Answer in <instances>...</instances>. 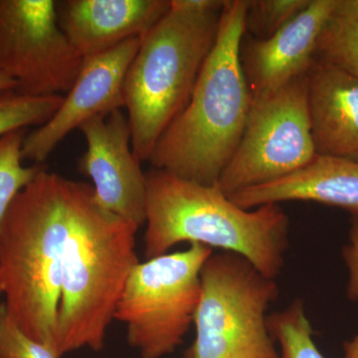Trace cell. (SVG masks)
<instances>
[{"label":"cell","instance_id":"1","mask_svg":"<svg viewBox=\"0 0 358 358\" xmlns=\"http://www.w3.org/2000/svg\"><path fill=\"white\" fill-rule=\"evenodd\" d=\"M76 185L40 167L16 195L0 227L4 308L23 333L52 352Z\"/></svg>","mask_w":358,"mask_h":358},{"label":"cell","instance_id":"2","mask_svg":"<svg viewBox=\"0 0 358 358\" xmlns=\"http://www.w3.org/2000/svg\"><path fill=\"white\" fill-rule=\"evenodd\" d=\"M248 0H225L217 38L189 103L155 143L154 169L201 185L218 182L239 145L252 105L240 50Z\"/></svg>","mask_w":358,"mask_h":358},{"label":"cell","instance_id":"3","mask_svg":"<svg viewBox=\"0 0 358 358\" xmlns=\"http://www.w3.org/2000/svg\"><path fill=\"white\" fill-rule=\"evenodd\" d=\"M145 178L147 259L189 242L244 257L271 279L280 275L289 231L281 205L246 210L235 204L218 183L201 185L157 169L148 171Z\"/></svg>","mask_w":358,"mask_h":358},{"label":"cell","instance_id":"4","mask_svg":"<svg viewBox=\"0 0 358 358\" xmlns=\"http://www.w3.org/2000/svg\"><path fill=\"white\" fill-rule=\"evenodd\" d=\"M136 224L103 209L91 185L78 182L63 258L54 352L59 358L105 346L108 327L134 268Z\"/></svg>","mask_w":358,"mask_h":358},{"label":"cell","instance_id":"5","mask_svg":"<svg viewBox=\"0 0 358 358\" xmlns=\"http://www.w3.org/2000/svg\"><path fill=\"white\" fill-rule=\"evenodd\" d=\"M221 13L169 8L141 37L124 82L131 148L141 162L150 159L160 136L189 103L217 38Z\"/></svg>","mask_w":358,"mask_h":358},{"label":"cell","instance_id":"6","mask_svg":"<svg viewBox=\"0 0 358 358\" xmlns=\"http://www.w3.org/2000/svg\"><path fill=\"white\" fill-rule=\"evenodd\" d=\"M195 341L185 358H280L267 312L279 294L244 257L213 254L200 273Z\"/></svg>","mask_w":358,"mask_h":358},{"label":"cell","instance_id":"7","mask_svg":"<svg viewBox=\"0 0 358 358\" xmlns=\"http://www.w3.org/2000/svg\"><path fill=\"white\" fill-rule=\"evenodd\" d=\"M213 249L192 244L138 263L129 275L115 313L124 322L129 345L141 358H162L176 352L194 322L200 273Z\"/></svg>","mask_w":358,"mask_h":358},{"label":"cell","instance_id":"8","mask_svg":"<svg viewBox=\"0 0 358 358\" xmlns=\"http://www.w3.org/2000/svg\"><path fill=\"white\" fill-rule=\"evenodd\" d=\"M315 155L306 75L252 100L241 140L217 183L231 196L286 178Z\"/></svg>","mask_w":358,"mask_h":358},{"label":"cell","instance_id":"9","mask_svg":"<svg viewBox=\"0 0 358 358\" xmlns=\"http://www.w3.org/2000/svg\"><path fill=\"white\" fill-rule=\"evenodd\" d=\"M84 59L59 26L53 0H0V72L28 96L70 91Z\"/></svg>","mask_w":358,"mask_h":358},{"label":"cell","instance_id":"10","mask_svg":"<svg viewBox=\"0 0 358 358\" xmlns=\"http://www.w3.org/2000/svg\"><path fill=\"white\" fill-rule=\"evenodd\" d=\"M80 131L87 150L78 169L93 181L96 203L141 227L145 224L147 178L131 148L128 115L113 110L89 120Z\"/></svg>","mask_w":358,"mask_h":358},{"label":"cell","instance_id":"11","mask_svg":"<svg viewBox=\"0 0 358 358\" xmlns=\"http://www.w3.org/2000/svg\"><path fill=\"white\" fill-rule=\"evenodd\" d=\"M141 42V37H136L84 59L76 81L55 114L26 134L21 150L23 160L42 164L71 131L93 117L124 108V78Z\"/></svg>","mask_w":358,"mask_h":358},{"label":"cell","instance_id":"12","mask_svg":"<svg viewBox=\"0 0 358 358\" xmlns=\"http://www.w3.org/2000/svg\"><path fill=\"white\" fill-rule=\"evenodd\" d=\"M336 6V0H312L272 36L241 44L240 57L252 100L308 74L317 59L320 34Z\"/></svg>","mask_w":358,"mask_h":358},{"label":"cell","instance_id":"13","mask_svg":"<svg viewBox=\"0 0 358 358\" xmlns=\"http://www.w3.org/2000/svg\"><path fill=\"white\" fill-rule=\"evenodd\" d=\"M169 11V0L56 1L59 26L82 58L143 37Z\"/></svg>","mask_w":358,"mask_h":358},{"label":"cell","instance_id":"14","mask_svg":"<svg viewBox=\"0 0 358 358\" xmlns=\"http://www.w3.org/2000/svg\"><path fill=\"white\" fill-rule=\"evenodd\" d=\"M308 109L317 155L358 162V78L315 59Z\"/></svg>","mask_w":358,"mask_h":358},{"label":"cell","instance_id":"15","mask_svg":"<svg viewBox=\"0 0 358 358\" xmlns=\"http://www.w3.org/2000/svg\"><path fill=\"white\" fill-rule=\"evenodd\" d=\"M230 199L246 210L267 204L310 201L339 207L358 216V162L317 155L300 171Z\"/></svg>","mask_w":358,"mask_h":358},{"label":"cell","instance_id":"16","mask_svg":"<svg viewBox=\"0 0 358 358\" xmlns=\"http://www.w3.org/2000/svg\"><path fill=\"white\" fill-rule=\"evenodd\" d=\"M268 326L280 345V358H324L313 341V327L301 301L268 315Z\"/></svg>","mask_w":358,"mask_h":358},{"label":"cell","instance_id":"17","mask_svg":"<svg viewBox=\"0 0 358 358\" xmlns=\"http://www.w3.org/2000/svg\"><path fill=\"white\" fill-rule=\"evenodd\" d=\"M61 95L28 96L14 90L0 93V138L31 126H43L62 103Z\"/></svg>","mask_w":358,"mask_h":358},{"label":"cell","instance_id":"18","mask_svg":"<svg viewBox=\"0 0 358 358\" xmlns=\"http://www.w3.org/2000/svg\"><path fill=\"white\" fill-rule=\"evenodd\" d=\"M25 129L13 131L0 138V227L16 195L31 182L40 164L23 166V141Z\"/></svg>","mask_w":358,"mask_h":358},{"label":"cell","instance_id":"19","mask_svg":"<svg viewBox=\"0 0 358 358\" xmlns=\"http://www.w3.org/2000/svg\"><path fill=\"white\" fill-rule=\"evenodd\" d=\"M315 57L358 78V21L331 16L320 34Z\"/></svg>","mask_w":358,"mask_h":358},{"label":"cell","instance_id":"20","mask_svg":"<svg viewBox=\"0 0 358 358\" xmlns=\"http://www.w3.org/2000/svg\"><path fill=\"white\" fill-rule=\"evenodd\" d=\"M312 0H248L245 34L268 38L307 8Z\"/></svg>","mask_w":358,"mask_h":358},{"label":"cell","instance_id":"21","mask_svg":"<svg viewBox=\"0 0 358 358\" xmlns=\"http://www.w3.org/2000/svg\"><path fill=\"white\" fill-rule=\"evenodd\" d=\"M0 358L59 357L50 348L23 333L3 305L0 310Z\"/></svg>","mask_w":358,"mask_h":358},{"label":"cell","instance_id":"22","mask_svg":"<svg viewBox=\"0 0 358 358\" xmlns=\"http://www.w3.org/2000/svg\"><path fill=\"white\" fill-rule=\"evenodd\" d=\"M343 255L348 271V296L350 300L358 301V216H352Z\"/></svg>","mask_w":358,"mask_h":358},{"label":"cell","instance_id":"23","mask_svg":"<svg viewBox=\"0 0 358 358\" xmlns=\"http://www.w3.org/2000/svg\"><path fill=\"white\" fill-rule=\"evenodd\" d=\"M225 0H169V8L192 14L221 13Z\"/></svg>","mask_w":358,"mask_h":358},{"label":"cell","instance_id":"24","mask_svg":"<svg viewBox=\"0 0 358 358\" xmlns=\"http://www.w3.org/2000/svg\"><path fill=\"white\" fill-rule=\"evenodd\" d=\"M334 15L358 21V0H336Z\"/></svg>","mask_w":358,"mask_h":358},{"label":"cell","instance_id":"25","mask_svg":"<svg viewBox=\"0 0 358 358\" xmlns=\"http://www.w3.org/2000/svg\"><path fill=\"white\" fill-rule=\"evenodd\" d=\"M343 358H358V336L343 343Z\"/></svg>","mask_w":358,"mask_h":358},{"label":"cell","instance_id":"26","mask_svg":"<svg viewBox=\"0 0 358 358\" xmlns=\"http://www.w3.org/2000/svg\"><path fill=\"white\" fill-rule=\"evenodd\" d=\"M14 88H15V83H14L13 80L7 77L3 73L0 72V93L10 91V90H14Z\"/></svg>","mask_w":358,"mask_h":358},{"label":"cell","instance_id":"27","mask_svg":"<svg viewBox=\"0 0 358 358\" xmlns=\"http://www.w3.org/2000/svg\"><path fill=\"white\" fill-rule=\"evenodd\" d=\"M3 296L2 294V289H1V285H0V310H1V308H3L4 303L1 301V296Z\"/></svg>","mask_w":358,"mask_h":358}]
</instances>
